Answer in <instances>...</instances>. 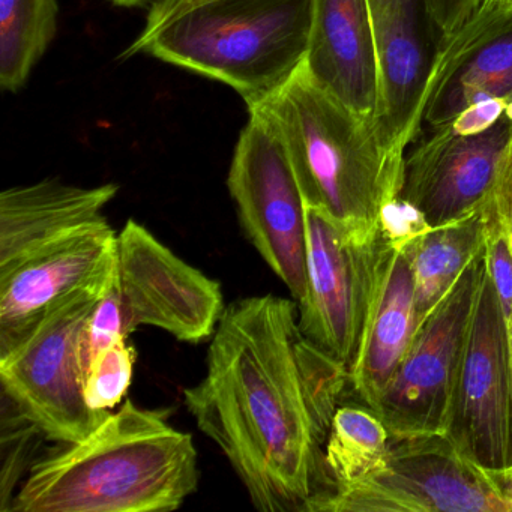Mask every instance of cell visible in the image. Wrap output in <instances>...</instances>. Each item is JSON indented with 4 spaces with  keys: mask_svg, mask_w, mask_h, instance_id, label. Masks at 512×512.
<instances>
[{
    "mask_svg": "<svg viewBox=\"0 0 512 512\" xmlns=\"http://www.w3.org/2000/svg\"><path fill=\"white\" fill-rule=\"evenodd\" d=\"M347 388L349 368L305 337L295 299L248 296L224 310L184 403L254 508L308 512L329 488L326 440Z\"/></svg>",
    "mask_w": 512,
    "mask_h": 512,
    "instance_id": "cell-1",
    "label": "cell"
},
{
    "mask_svg": "<svg viewBox=\"0 0 512 512\" xmlns=\"http://www.w3.org/2000/svg\"><path fill=\"white\" fill-rule=\"evenodd\" d=\"M199 478L193 437L158 410L125 400L85 439L38 455L8 511H176Z\"/></svg>",
    "mask_w": 512,
    "mask_h": 512,
    "instance_id": "cell-2",
    "label": "cell"
},
{
    "mask_svg": "<svg viewBox=\"0 0 512 512\" xmlns=\"http://www.w3.org/2000/svg\"><path fill=\"white\" fill-rule=\"evenodd\" d=\"M283 143L305 206L353 232H374L400 197L403 163L376 121L320 88L302 64L274 94L248 109Z\"/></svg>",
    "mask_w": 512,
    "mask_h": 512,
    "instance_id": "cell-3",
    "label": "cell"
},
{
    "mask_svg": "<svg viewBox=\"0 0 512 512\" xmlns=\"http://www.w3.org/2000/svg\"><path fill=\"white\" fill-rule=\"evenodd\" d=\"M314 0H206L140 32L122 59L149 55L235 89L247 109L304 64Z\"/></svg>",
    "mask_w": 512,
    "mask_h": 512,
    "instance_id": "cell-4",
    "label": "cell"
},
{
    "mask_svg": "<svg viewBox=\"0 0 512 512\" xmlns=\"http://www.w3.org/2000/svg\"><path fill=\"white\" fill-rule=\"evenodd\" d=\"M307 286L298 304L308 340L350 368L395 248L391 217L374 232H353L305 206Z\"/></svg>",
    "mask_w": 512,
    "mask_h": 512,
    "instance_id": "cell-5",
    "label": "cell"
},
{
    "mask_svg": "<svg viewBox=\"0 0 512 512\" xmlns=\"http://www.w3.org/2000/svg\"><path fill=\"white\" fill-rule=\"evenodd\" d=\"M308 512H512L488 470L443 434L392 439L368 475L317 497Z\"/></svg>",
    "mask_w": 512,
    "mask_h": 512,
    "instance_id": "cell-6",
    "label": "cell"
},
{
    "mask_svg": "<svg viewBox=\"0 0 512 512\" xmlns=\"http://www.w3.org/2000/svg\"><path fill=\"white\" fill-rule=\"evenodd\" d=\"M106 290H83L56 305L13 349L0 355L2 394L50 442L85 439L112 413L92 410L86 403L80 359L86 320Z\"/></svg>",
    "mask_w": 512,
    "mask_h": 512,
    "instance_id": "cell-7",
    "label": "cell"
},
{
    "mask_svg": "<svg viewBox=\"0 0 512 512\" xmlns=\"http://www.w3.org/2000/svg\"><path fill=\"white\" fill-rule=\"evenodd\" d=\"M443 436L488 472L512 467V376L508 322L487 259L461 347Z\"/></svg>",
    "mask_w": 512,
    "mask_h": 512,
    "instance_id": "cell-8",
    "label": "cell"
},
{
    "mask_svg": "<svg viewBox=\"0 0 512 512\" xmlns=\"http://www.w3.org/2000/svg\"><path fill=\"white\" fill-rule=\"evenodd\" d=\"M227 188L248 241L301 301L307 286L304 197L283 143L256 113L236 142Z\"/></svg>",
    "mask_w": 512,
    "mask_h": 512,
    "instance_id": "cell-9",
    "label": "cell"
},
{
    "mask_svg": "<svg viewBox=\"0 0 512 512\" xmlns=\"http://www.w3.org/2000/svg\"><path fill=\"white\" fill-rule=\"evenodd\" d=\"M484 260L485 247L425 317L380 395L374 410L392 439L443 434Z\"/></svg>",
    "mask_w": 512,
    "mask_h": 512,
    "instance_id": "cell-10",
    "label": "cell"
},
{
    "mask_svg": "<svg viewBox=\"0 0 512 512\" xmlns=\"http://www.w3.org/2000/svg\"><path fill=\"white\" fill-rule=\"evenodd\" d=\"M115 283L127 337L154 326L176 340L200 343L212 338L226 310L221 284L136 220L127 221L116 241Z\"/></svg>",
    "mask_w": 512,
    "mask_h": 512,
    "instance_id": "cell-11",
    "label": "cell"
},
{
    "mask_svg": "<svg viewBox=\"0 0 512 512\" xmlns=\"http://www.w3.org/2000/svg\"><path fill=\"white\" fill-rule=\"evenodd\" d=\"M512 140V116L479 134L433 130L404 157L398 202L425 227L460 220L487 208Z\"/></svg>",
    "mask_w": 512,
    "mask_h": 512,
    "instance_id": "cell-12",
    "label": "cell"
},
{
    "mask_svg": "<svg viewBox=\"0 0 512 512\" xmlns=\"http://www.w3.org/2000/svg\"><path fill=\"white\" fill-rule=\"evenodd\" d=\"M118 235L107 218L80 227L0 272V355L56 305L83 290H106L116 271Z\"/></svg>",
    "mask_w": 512,
    "mask_h": 512,
    "instance_id": "cell-13",
    "label": "cell"
},
{
    "mask_svg": "<svg viewBox=\"0 0 512 512\" xmlns=\"http://www.w3.org/2000/svg\"><path fill=\"white\" fill-rule=\"evenodd\" d=\"M379 52L377 128L395 160L422 133L421 109L437 55L425 0H367Z\"/></svg>",
    "mask_w": 512,
    "mask_h": 512,
    "instance_id": "cell-14",
    "label": "cell"
},
{
    "mask_svg": "<svg viewBox=\"0 0 512 512\" xmlns=\"http://www.w3.org/2000/svg\"><path fill=\"white\" fill-rule=\"evenodd\" d=\"M485 100L512 106V14L488 0L437 52L422 101V127L436 130Z\"/></svg>",
    "mask_w": 512,
    "mask_h": 512,
    "instance_id": "cell-15",
    "label": "cell"
},
{
    "mask_svg": "<svg viewBox=\"0 0 512 512\" xmlns=\"http://www.w3.org/2000/svg\"><path fill=\"white\" fill-rule=\"evenodd\" d=\"M304 65L320 88L377 124L382 79L367 0H314Z\"/></svg>",
    "mask_w": 512,
    "mask_h": 512,
    "instance_id": "cell-16",
    "label": "cell"
},
{
    "mask_svg": "<svg viewBox=\"0 0 512 512\" xmlns=\"http://www.w3.org/2000/svg\"><path fill=\"white\" fill-rule=\"evenodd\" d=\"M116 184L79 187L59 179L7 188L0 194V272L44 245L104 220L118 194Z\"/></svg>",
    "mask_w": 512,
    "mask_h": 512,
    "instance_id": "cell-17",
    "label": "cell"
},
{
    "mask_svg": "<svg viewBox=\"0 0 512 512\" xmlns=\"http://www.w3.org/2000/svg\"><path fill=\"white\" fill-rule=\"evenodd\" d=\"M391 220L395 226L394 218ZM418 328L412 272L395 226L394 253L349 368L350 392L359 403L376 409L380 395L406 356Z\"/></svg>",
    "mask_w": 512,
    "mask_h": 512,
    "instance_id": "cell-18",
    "label": "cell"
},
{
    "mask_svg": "<svg viewBox=\"0 0 512 512\" xmlns=\"http://www.w3.org/2000/svg\"><path fill=\"white\" fill-rule=\"evenodd\" d=\"M412 272L419 326L445 298L470 260L487 244L485 209L437 227H425L400 202L389 211Z\"/></svg>",
    "mask_w": 512,
    "mask_h": 512,
    "instance_id": "cell-19",
    "label": "cell"
},
{
    "mask_svg": "<svg viewBox=\"0 0 512 512\" xmlns=\"http://www.w3.org/2000/svg\"><path fill=\"white\" fill-rule=\"evenodd\" d=\"M58 0H0V86L17 92L58 32Z\"/></svg>",
    "mask_w": 512,
    "mask_h": 512,
    "instance_id": "cell-20",
    "label": "cell"
},
{
    "mask_svg": "<svg viewBox=\"0 0 512 512\" xmlns=\"http://www.w3.org/2000/svg\"><path fill=\"white\" fill-rule=\"evenodd\" d=\"M391 443V433L376 410L362 403L340 404L323 458L329 487L326 493L373 472L385 460Z\"/></svg>",
    "mask_w": 512,
    "mask_h": 512,
    "instance_id": "cell-21",
    "label": "cell"
},
{
    "mask_svg": "<svg viewBox=\"0 0 512 512\" xmlns=\"http://www.w3.org/2000/svg\"><path fill=\"white\" fill-rule=\"evenodd\" d=\"M2 511L10 509L23 473H28L38 454L35 448L41 443L43 431L26 418L19 407L2 394ZM47 439V437H46Z\"/></svg>",
    "mask_w": 512,
    "mask_h": 512,
    "instance_id": "cell-22",
    "label": "cell"
},
{
    "mask_svg": "<svg viewBox=\"0 0 512 512\" xmlns=\"http://www.w3.org/2000/svg\"><path fill=\"white\" fill-rule=\"evenodd\" d=\"M136 350L127 344V338L112 344L92 362L86 374V403L92 410L110 412L124 400L133 383Z\"/></svg>",
    "mask_w": 512,
    "mask_h": 512,
    "instance_id": "cell-23",
    "label": "cell"
},
{
    "mask_svg": "<svg viewBox=\"0 0 512 512\" xmlns=\"http://www.w3.org/2000/svg\"><path fill=\"white\" fill-rule=\"evenodd\" d=\"M127 338L122 316L121 296L116 287L115 277L109 289L98 299L91 316L86 320L80 341V359L83 373L88 374L92 362L112 344Z\"/></svg>",
    "mask_w": 512,
    "mask_h": 512,
    "instance_id": "cell-24",
    "label": "cell"
},
{
    "mask_svg": "<svg viewBox=\"0 0 512 512\" xmlns=\"http://www.w3.org/2000/svg\"><path fill=\"white\" fill-rule=\"evenodd\" d=\"M487 214V212H485ZM488 232L485 259L494 289L502 304L506 322L512 313V242L505 227L487 215Z\"/></svg>",
    "mask_w": 512,
    "mask_h": 512,
    "instance_id": "cell-25",
    "label": "cell"
},
{
    "mask_svg": "<svg viewBox=\"0 0 512 512\" xmlns=\"http://www.w3.org/2000/svg\"><path fill=\"white\" fill-rule=\"evenodd\" d=\"M484 0H425L437 52L476 13Z\"/></svg>",
    "mask_w": 512,
    "mask_h": 512,
    "instance_id": "cell-26",
    "label": "cell"
},
{
    "mask_svg": "<svg viewBox=\"0 0 512 512\" xmlns=\"http://www.w3.org/2000/svg\"><path fill=\"white\" fill-rule=\"evenodd\" d=\"M509 106L505 101L485 100L466 107L463 112L458 113L452 121H449L448 127L454 133L479 134L493 128L503 116L508 113Z\"/></svg>",
    "mask_w": 512,
    "mask_h": 512,
    "instance_id": "cell-27",
    "label": "cell"
},
{
    "mask_svg": "<svg viewBox=\"0 0 512 512\" xmlns=\"http://www.w3.org/2000/svg\"><path fill=\"white\" fill-rule=\"evenodd\" d=\"M488 217L505 227L512 242V140L506 151L493 196L485 208Z\"/></svg>",
    "mask_w": 512,
    "mask_h": 512,
    "instance_id": "cell-28",
    "label": "cell"
},
{
    "mask_svg": "<svg viewBox=\"0 0 512 512\" xmlns=\"http://www.w3.org/2000/svg\"><path fill=\"white\" fill-rule=\"evenodd\" d=\"M203 2L206 0H157L149 8L148 19H146V25L142 32L154 31L170 17L184 13L188 8L203 4Z\"/></svg>",
    "mask_w": 512,
    "mask_h": 512,
    "instance_id": "cell-29",
    "label": "cell"
},
{
    "mask_svg": "<svg viewBox=\"0 0 512 512\" xmlns=\"http://www.w3.org/2000/svg\"><path fill=\"white\" fill-rule=\"evenodd\" d=\"M116 7L122 8H143L151 7L157 0H110Z\"/></svg>",
    "mask_w": 512,
    "mask_h": 512,
    "instance_id": "cell-30",
    "label": "cell"
},
{
    "mask_svg": "<svg viewBox=\"0 0 512 512\" xmlns=\"http://www.w3.org/2000/svg\"><path fill=\"white\" fill-rule=\"evenodd\" d=\"M491 475L496 479L499 487L502 488L503 493L506 494V497L512 500V478L511 476L500 475V473L490 472Z\"/></svg>",
    "mask_w": 512,
    "mask_h": 512,
    "instance_id": "cell-31",
    "label": "cell"
},
{
    "mask_svg": "<svg viewBox=\"0 0 512 512\" xmlns=\"http://www.w3.org/2000/svg\"><path fill=\"white\" fill-rule=\"evenodd\" d=\"M494 7L512 14V0H488Z\"/></svg>",
    "mask_w": 512,
    "mask_h": 512,
    "instance_id": "cell-32",
    "label": "cell"
},
{
    "mask_svg": "<svg viewBox=\"0 0 512 512\" xmlns=\"http://www.w3.org/2000/svg\"><path fill=\"white\" fill-rule=\"evenodd\" d=\"M508 331H509V353H511V376H512V313L508 320Z\"/></svg>",
    "mask_w": 512,
    "mask_h": 512,
    "instance_id": "cell-33",
    "label": "cell"
},
{
    "mask_svg": "<svg viewBox=\"0 0 512 512\" xmlns=\"http://www.w3.org/2000/svg\"><path fill=\"white\" fill-rule=\"evenodd\" d=\"M493 473H500V475L511 476V478H512V467H509L508 470H503V472H493Z\"/></svg>",
    "mask_w": 512,
    "mask_h": 512,
    "instance_id": "cell-34",
    "label": "cell"
},
{
    "mask_svg": "<svg viewBox=\"0 0 512 512\" xmlns=\"http://www.w3.org/2000/svg\"><path fill=\"white\" fill-rule=\"evenodd\" d=\"M508 113H509V115H511V116H512V106H511V107H509V109H508Z\"/></svg>",
    "mask_w": 512,
    "mask_h": 512,
    "instance_id": "cell-35",
    "label": "cell"
}]
</instances>
